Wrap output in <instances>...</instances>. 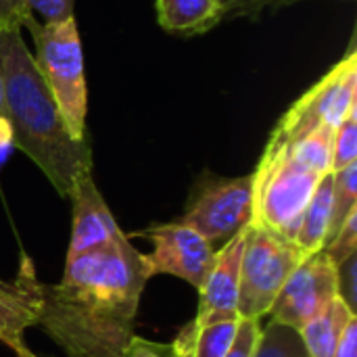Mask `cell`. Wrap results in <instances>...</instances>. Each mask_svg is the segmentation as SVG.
Segmentation results:
<instances>
[{"instance_id":"obj_20","label":"cell","mask_w":357,"mask_h":357,"mask_svg":"<svg viewBox=\"0 0 357 357\" xmlns=\"http://www.w3.org/2000/svg\"><path fill=\"white\" fill-rule=\"evenodd\" d=\"M220 2H222L224 19H251V21H257L268 10L278 13V10H282L287 6H293V4L305 2V0H220ZM343 2H354V0H343Z\"/></svg>"},{"instance_id":"obj_12","label":"cell","mask_w":357,"mask_h":357,"mask_svg":"<svg viewBox=\"0 0 357 357\" xmlns=\"http://www.w3.org/2000/svg\"><path fill=\"white\" fill-rule=\"evenodd\" d=\"M155 10L161 29L182 38L207 33L224 19L220 0H155Z\"/></svg>"},{"instance_id":"obj_5","label":"cell","mask_w":357,"mask_h":357,"mask_svg":"<svg viewBox=\"0 0 357 357\" xmlns=\"http://www.w3.org/2000/svg\"><path fill=\"white\" fill-rule=\"evenodd\" d=\"M357 109V48L356 36L347 52L333 69L303 92L278 119L268 144H295L322 126L337 128Z\"/></svg>"},{"instance_id":"obj_6","label":"cell","mask_w":357,"mask_h":357,"mask_svg":"<svg viewBox=\"0 0 357 357\" xmlns=\"http://www.w3.org/2000/svg\"><path fill=\"white\" fill-rule=\"evenodd\" d=\"M303 257L305 253L295 241L284 238L264 224L251 222L241 261L238 316L251 320L268 316L282 284Z\"/></svg>"},{"instance_id":"obj_16","label":"cell","mask_w":357,"mask_h":357,"mask_svg":"<svg viewBox=\"0 0 357 357\" xmlns=\"http://www.w3.org/2000/svg\"><path fill=\"white\" fill-rule=\"evenodd\" d=\"M333 136H335V128L322 126L312 134H307L305 138L297 140L295 144H287V146L301 163L326 176L333 172Z\"/></svg>"},{"instance_id":"obj_26","label":"cell","mask_w":357,"mask_h":357,"mask_svg":"<svg viewBox=\"0 0 357 357\" xmlns=\"http://www.w3.org/2000/svg\"><path fill=\"white\" fill-rule=\"evenodd\" d=\"M31 17L25 0H0V27L23 29L25 21Z\"/></svg>"},{"instance_id":"obj_29","label":"cell","mask_w":357,"mask_h":357,"mask_svg":"<svg viewBox=\"0 0 357 357\" xmlns=\"http://www.w3.org/2000/svg\"><path fill=\"white\" fill-rule=\"evenodd\" d=\"M13 351H15V356L17 357H38L33 351H29L27 347H25V343H19V345H13L10 347Z\"/></svg>"},{"instance_id":"obj_18","label":"cell","mask_w":357,"mask_h":357,"mask_svg":"<svg viewBox=\"0 0 357 357\" xmlns=\"http://www.w3.org/2000/svg\"><path fill=\"white\" fill-rule=\"evenodd\" d=\"M253 357H310L297 331L270 322L261 328V337Z\"/></svg>"},{"instance_id":"obj_27","label":"cell","mask_w":357,"mask_h":357,"mask_svg":"<svg viewBox=\"0 0 357 357\" xmlns=\"http://www.w3.org/2000/svg\"><path fill=\"white\" fill-rule=\"evenodd\" d=\"M333 357H357V318L347 324Z\"/></svg>"},{"instance_id":"obj_2","label":"cell","mask_w":357,"mask_h":357,"mask_svg":"<svg viewBox=\"0 0 357 357\" xmlns=\"http://www.w3.org/2000/svg\"><path fill=\"white\" fill-rule=\"evenodd\" d=\"M0 79L15 149L67 197L75 178L92 172V144L90 138L77 140L69 132L19 27H0Z\"/></svg>"},{"instance_id":"obj_3","label":"cell","mask_w":357,"mask_h":357,"mask_svg":"<svg viewBox=\"0 0 357 357\" xmlns=\"http://www.w3.org/2000/svg\"><path fill=\"white\" fill-rule=\"evenodd\" d=\"M33 40V63L50 90L73 138H88V88L84 73V52L75 17L56 23H40L29 17L23 25Z\"/></svg>"},{"instance_id":"obj_28","label":"cell","mask_w":357,"mask_h":357,"mask_svg":"<svg viewBox=\"0 0 357 357\" xmlns=\"http://www.w3.org/2000/svg\"><path fill=\"white\" fill-rule=\"evenodd\" d=\"M13 149H15V140H13L10 123L4 115H0V165L8 159Z\"/></svg>"},{"instance_id":"obj_19","label":"cell","mask_w":357,"mask_h":357,"mask_svg":"<svg viewBox=\"0 0 357 357\" xmlns=\"http://www.w3.org/2000/svg\"><path fill=\"white\" fill-rule=\"evenodd\" d=\"M357 161V109H354L333 136V172H339Z\"/></svg>"},{"instance_id":"obj_25","label":"cell","mask_w":357,"mask_h":357,"mask_svg":"<svg viewBox=\"0 0 357 357\" xmlns=\"http://www.w3.org/2000/svg\"><path fill=\"white\" fill-rule=\"evenodd\" d=\"M337 274H339V297L356 312L357 307V255L349 257L347 261H343L341 266H337Z\"/></svg>"},{"instance_id":"obj_17","label":"cell","mask_w":357,"mask_h":357,"mask_svg":"<svg viewBox=\"0 0 357 357\" xmlns=\"http://www.w3.org/2000/svg\"><path fill=\"white\" fill-rule=\"evenodd\" d=\"M357 207V161L333 172V222H331V232L328 241L339 232L347 215ZM326 241V243H328Z\"/></svg>"},{"instance_id":"obj_9","label":"cell","mask_w":357,"mask_h":357,"mask_svg":"<svg viewBox=\"0 0 357 357\" xmlns=\"http://www.w3.org/2000/svg\"><path fill=\"white\" fill-rule=\"evenodd\" d=\"M138 234L153 243V251L144 255L151 276L169 274L201 291L215 261L218 249L211 243L178 222L153 224Z\"/></svg>"},{"instance_id":"obj_15","label":"cell","mask_w":357,"mask_h":357,"mask_svg":"<svg viewBox=\"0 0 357 357\" xmlns=\"http://www.w3.org/2000/svg\"><path fill=\"white\" fill-rule=\"evenodd\" d=\"M241 320V318H238ZM238 320L230 322H218L211 326L201 328L195 335H178L174 339V345L180 349L184 357H226L232 347Z\"/></svg>"},{"instance_id":"obj_4","label":"cell","mask_w":357,"mask_h":357,"mask_svg":"<svg viewBox=\"0 0 357 357\" xmlns=\"http://www.w3.org/2000/svg\"><path fill=\"white\" fill-rule=\"evenodd\" d=\"M253 176V220L289 241L297 238L303 211L324 178L301 163L289 146L266 144Z\"/></svg>"},{"instance_id":"obj_10","label":"cell","mask_w":357,"mask_h":357,"mask_svg":"<svg viewBox=\"0 0 357 357\" xmlns=\"http://www.w3.org/2000/svg\"><path fill=\"white\" fill-rule=\"evenodd\" d=\"M249 226L236 232L228 243L215 251V261L211 272L201 287L199 312L192 322H188L180 333L195 335L205 326L218 322L238 320V282H241V261L245 253Z\"/></svg>"},{"instance_id":"obj_22","label":"cell","mask_w":357,"mask_h":357,"mask_svg":"<svg viewBox=\"0 0 357 357\" xmlns=\"http://www.w3.org/2000/svg\"><path fill=\"white\" fill-rule=\"evenodd\" d=\"M259 337H261L259 320L241 318L234 341H232V347L226 354V357H253L255 349H257V343H259Z\"/></svg>"},{"instance_id":"obj_7","label":"cell","mask_w":357,"mask_h":357,"mask_svg":"<svg viewBox=\"0 0 357 357\" xmlns=\"http://www.w3.org/2000/svg\"><path fill=\"white\" fill-rule=\"evenodd\" d=\"M253 220V176L224 178L205 172L176 220L199 232L207 243L224 245Z\"/></svg>"},{"instance_id":"obj_30","label":"cell","mask_w":357,"mask_h":357,"mask_svg":"<svg viewBox=\"0 0 357 357\" xmlns=\"http://www.w3.org/2000/svg\"><path fill=\"white\" fill-rule=\"evenodd\" d=\"M0 115H4V92H2V79H0ZM6 117V115H4Z\"/></svg>"},{"instance_id":"obj_14","label":"cell","mask_w":357,"mask_h":357,"mask_svg":"<svg viewBox=\"0 0 357 357\" xmlns=\"http://www.w3.org/2000/svg\"><path fill=\"white\" fill-rule=\"evenodd\" d=\"M331 222H333V172L320 180L303 211V220L295 238L297 247L305 255L324 249L331 232Z\"/></svg>"},{"instance_id":"obj_8","label":"cell","mask_w":357,"mask_h":357,"mask_svg":"<svg viewBox=\"0 0 357 357\" xmlns=\"http://www.w3.org/2000/svg\"><path fill=\"white\" fill-rule=\"evenodd\" d=\"M339 297V274L324 249L310 253L291 272L270 307L272 322L301 331L333 299Z\"/></svg>"},{"instance_id":"obj_21","label":"cell","mask_w":357,"mask_h":357,"mask_svg":"<svg viewBox=\"0 0 357 357\" xmlns=\"http://www.w3.org/2000/svg\"><path fill=\"white\" fill-rule=\"evenodd\" d=\"M324 251L335 261V266H341L349 257H354L357 251V207L347 215L339 232L324 245Z\"/></svg>"},{"instance_id":"obj_11","label":"cell","mask_w":357,"mask_h":357,"mask_svg":"<svg viewBox=\"0 0 357 357\" xmlns=\"http://www.w3.org/2000/svg\"><path fill=\"white\" fill-rule=\"evenodd\" d=\"M67 197L71 199V205H73L67 259H75L77 255L111 245L123 234L107 201L96 188L92 172L77 176Z\"/></svg>"},{"instance_id":"obj_23","label":"cell","mask_w":357,"mask_h":357,"mask_svg":"<svg viewBox=\"0 0 357 357\" xmlns=\"http://www.w3.org/2000/svg\"><path fill=\"white\" fill-rule=\"evenodd\" d=\"M29 13L40 23H56L73 17L75 0H25Z\"/></svg>"},{"instance_id":"obj_1","label":"cell","mask_w":357,"mask_h":357,"mask_svg":"<svg viewBox=\"0 0 357 357\" xmlns=\"http://www.w3.org/2000/svg\"><path fill=\"white\" fill-rule=\"evenodd\" d=\"M151 278L144 253L126 234L67 259L56 284L31 278L33 318L67 357H119L134 337Z\"/></svg>"},{"instance_id":"obj_13","label":"cell","mask_w":357,"mask_h":357,"mask_svg":"<svg viewBox=\"0 0 357 357\" xmlns=\"http://www.w3.org/2000/svg\"><path fill=\"white\" fill-rule=\"evenodd\" d=\"M357 318L356 312L341 299H333L316 318H312L301 331L299 337L310 357H333L335 349L347 328V324Z\"/></svg>"},{"instance_id":"obj_24","label":"cell","mask_w":357,"mask_h":357,"mask_svg":"<svg viewBox=\"0 0 357 357\" xmlns=\"http://www.w3.org/2000/svg\"><path fill=\"white\" fill-rule=\"evenodd\" d=\"M119 357H184L180 354V349L172 343H157V341H149L142 337H132V341L128 343V347L121 351Z\"/></svg>"}]
</instances>
